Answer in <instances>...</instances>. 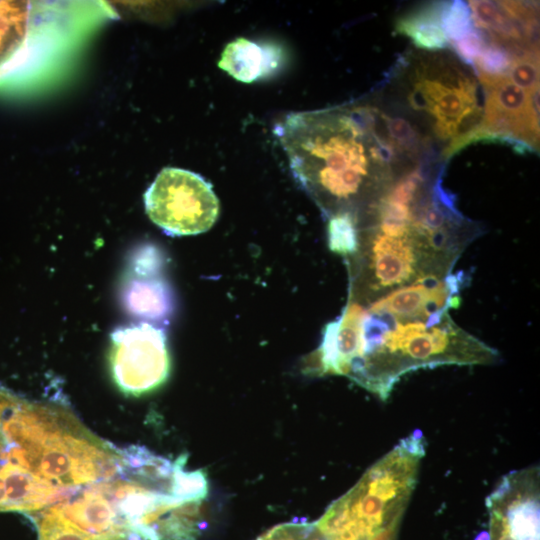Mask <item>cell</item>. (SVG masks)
Here are the masks:
<instances>
[{
  "label": "cell",
  "instance_id": "1",
  "mask_svg": "<svg viewBox=\"0 0 540 540\" xmlns=\"http://www.w3.org/2000/svg\"><path fill=\"white\" fill-rule=\"evenodd\" d=\"M300 119L296 163L303 178L329 202L360 197L370 202L397 174L417 163L402 157L386 139L377 106L321 111Z\"/></svg>",
  "mask_w": 540,
  "mask_h": 540
},
{
  "label": "cell",
  "instance_id": "2",
  "mask_svg": "<svg viewBox=\"0 0 540 540\" xmlns=\"http://www.w3.org/2000/svg\"><path fill=\"white\" fill-rule=\"evenodd\" d=\"M383 110L410 121L447 161L476 141L484 89L471 66L447 50H409L382 89Z\"/></svg>",
  "mask_w": 540,
  "mask_h": 540
},
{
  "label": "cell",
  "instance_id": "3",
  "mask_svg": "<svg viewBox=\"0 0 540 540\" xmlns=\"http://www.w3.org/2000/svg\"><path fill=\"white\" fill-rule=\"evenodd\" d=\"M362 311L359 338L346 376L386 400L400 378L418 368L486 365L498 352L457 326L448 311L398 319Z\"/></svg>",
  "mask_w": 540,
  "mask_h": 540
},
{
  "label": "cell",
  "instance_id": "4",
  "mask_svg": "<svg viewBox=\"0 0 540 540\" xmlns=\"http://www.w3.org/2000/svg\"><path fill=\"white\" fill-rule=\"evenodd\" d=\"M426 442L413 432L372 465L315 522L327 540H377L396 532L416 486Z\"/></svg>",
  "mask_w": 540,
  "mask_h": 540
},
{
  "label": "cell",
  "instance_id": "5",
  "mask_svg": "<svg viewBox=\"0 0 540 540\" xmlns=\"http://www.w3.org/2000/svg\"><path fill=\"white\" fill-rule=\"evenodd\" d=\"M150 220L170 236L208 231L217 220L219 200L212 185L189 170L166 167L144 194Z\"/></svg>",
  "mask_w": 540,
  "mask_h": 540
},
{
  "label": "cell",
  "instance_id": "6",
  "mask_svg": "<svg viewBox=\"0 0 540 540\" xmlns=\"http://www.w3.org/2000/svg\"><path fill=\"white\" fill-rule=\"evenodd\" d=\"M52 12L43 2L0 1V89L22 85L43 63Z\"/></svg>",
  "mask_w": 540,
  "mask_h": 540
},
{
  "label": "cell",
  "instance_id": "7",
  "mask_svg": "<svg viewBox=\"0 0 540 540\" xmlns=\"http://www.w3.org/2000/svg\"><path fill=\"white\" fill-rule=\"evenodd\" d=\"M110 338V370L123 393L139 396L157 389L167 380L170 357L161 328L142 322L119 327Z\"/></svg>",
  "mask_w": 540,
  "mask_h": 540
},
{
  "label": "cell",
  "instance_id": "8",
  "mask_svg": "<svg viewBox=\"0 0 540 540\" xmlns=\"http://www.w3.org/2000/svg\"><path fill=\"white\" fill-rule=\"evenodd\" d=\"M484 117L476 140H502L519 149H539V91L515 85L508 76L479 80Z\"/></svg>",
  "mask_w": 540,
  "mask_h": 540
},
{
  "label": "cell",
  "instance_id": "9",
  "mask_svg": "<svg viewBox=\"0 0 540 540\" xmlns=\"http://www.w3.org/2000/svg\"><path fill=\"white\" fill-rule=\"evenodd\" d=\"M488 540H540L539 467L511 471L486 499Z\"/></svg>",
  "mask_w": 540,
  "mask_h": 540
},
{
  "label": "cell",
  "instance_id": "10",
  "mask_svg": "<svg viewBox=\"0 0 540 540\" xmlns=\"http://www.w3.org/2000/svg\"><path fill=\"white\" fill-rule=\"evenodd\" d=\"M160 254L139 250L131 262V273L125 278L121 300L125 310L135 317L160 321L172 314L174 299L169 285L158 274Z\"/></svg>",
  "mask_w": 540,
  "mask_h": 540
},
{
  "label": "cell",
  "instance_id": "11",
  "mask_svg": "<svg viewBox=\"0 0 540 540\" xmlns=\"http://www.w3.org/2000/svg\"><path fill=\"white\" fill-rule=\"evenodd\" d=\"M277 64L276 51L243 37L228 43L218 62L220 69L243 83H251L268 75Z\"/></svg>",
  "mask_w": 540,
  "mask_h": 540
},
{
  "label": "cell",
  "instance_id": "12",
  "mask_svg": "<svg viewBox=\"0 0 540 540\" xmlns=\"http://www.w3.org/2000/svg\"><path fill=\"white\" fill-rule=\"evenodd\" d=\"M443 6L444 2H432L401 15L395 22L396 32L410 38L419 50H445L449 43L441 22Z\"/></svg>",
  "mask_w": 540,
  "mask_h": 540
},
{
  "label": "cell",
  "instance_id": "13",
  "mask_svg": "<svg viewBox=\"0 0 540 540\" xmlns=\"http://www.w3.org/2000/svg\"><path fill=\"white\" fill-rule=\"evenodd\" d=\"M514 58L508 50L487 40L472 65L479 80L490 79L508 76Z\"/></svg>",
  "mask_w": 540,
  "mask_h": 540
},
{
  "label": "cell",
  "instance_id": "14",
  "mask_svg": "<svg viewBox=\"0 0 540 540\" xmlns=\"http://www.w3.org/2000/svg\"><path fill=\"white\" fill-rule=\"evenodd\" d=\"M328 242L332 251L351 254L358 248V232L349 212L335 214L328 224Z\"/></svg>",
  "mask_w": 540,
  "mask_h": 540
},
{
  "label": "cell",
  "instance_id": "15",
  "mask_svg": "<svg viewBox=\"0 0 540 540\" xmlns=\"http://www.w3.org/2000/svg\"><path fill=\"white\" fill-rule=\"evenodd\" d=\"M441 22L449 45L465 37L475 28L471 10L463 1L444 2Z\"/></svg>",
  "mask_w": 540,
  "mask_h": 540
},
{
  "label": "cell",
  "instance_id": "16",
  "mask_svg": "<svg viewBox=\"0 0 540 540\" xmlns=\"http://www.w3.org/2000/svg\"><path fill=\"white\" fill-rule=\"evenodd\" d=\"M40 540H119L86 534L50 512H43L40 523Z\"/></svg>",
  "mask_w": 540,
  "mask_h": 540
},
{
  "label": "cell",
  "instance_id": "17",
  "mask_svg": "<svg viewBox=\"0 0 540 540\" xmlns=\"http://www.w3.org/2000/svg\"><path fill=\"white\" fill-rule=\"evenodd\" d=\"M256 540H327L316 523L289 522L277 525Z\"/></svg>",
  "mask_w": 540,
  "mask_h": 540
},
{
  "label": "cell",
  "instance_id": "18",
  "mask_svg": "<svg viewBox=\"0 0 540 540\" xmlns=\"http://www.w3.org/2000/svg\"><path fill=\"white\" fill-rule=\"evenodd\" d=\"M508 78L525 90L539 91V54L514 58Z\"/></svg>",
  "mask_w": 540,
  "mask_h": 540
},
{
  "label": "cell",
  "instance_id": "19",
  "mask_svg": "<svg viewBox=\"0 0 540 540\" xmlns=\"http://www.w3.org/2000/svg\"><path fill=\"white\" fill-rule=\"evenodd\" d=\"M11 403L12 402H10V401H8L6 399H0V418H1V415H3V413L5 412V410L7 409V407ZM0 427H1V423H0ZM4 445L6 446V441H5L3 432H2V428H0V452L3 453V454H4V452L1 449V447H4Z\"/></svg>",
  "mask_w": 540,
  "mask_h": 540
},
{
  "label": "cell",
  "instance_id": "20",
  "mask_svg": "<svg viewBox=\"0 0 540 540\" xmlns=\"http://www.w3.org/2000/svg\"><path fill=\"white\" fill-rule=\"evenodd\" d=\"M396 532L390 533L388 535H385L377 540H395Z\"/></svg>",
  "mask_w": 540,
  "mask_h": 540
}]
</instances>
